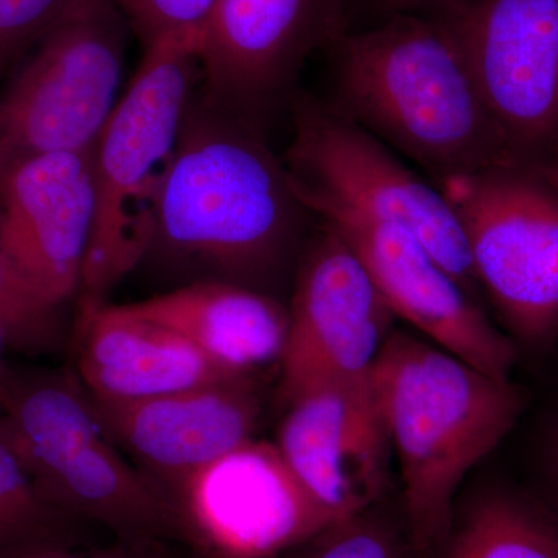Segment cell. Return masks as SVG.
Returning a JSON list of instances; mask_svg holds the SVG:
<instances>
[{"label": "cell", "mask_w": 558, "mask_h": 558, "mask_svg": "<svg viewBox=\"0 0 558 558\" xmlns=\"http://www.w3.org/2000/svg\"><path fill=\"white\" fill-rule=\"evenodd\" d=\"M310 213L258 124L204 98L183 121L146 258L264 292Z\"/></svg>", "instance_id": "6da1fadb"}, {"label": "cell", "mask_w": 558, "mask_h": 558, "mask_svg": "<svg viewBox=\"0 0 558 558\" xmlns=\"http://www.w3.org/2000/svg\"><path fill=\"white\" fill-rule=\"evenodd\" d=\"M329 50L330 102L438 189L510 163L464 47L439 14H391Z\"/></svg>", "instance_id": "7a4b0ae2"}, {"label": "cell", "mask_w": 558, "mask_h": 558, "mask_svg": "<svg viewBox=\"0 0 558 558\" xmlns=\"http://www.w3.org/2000/svg\"><path fill=\"white\" fill-rule=\"evenodd\" d=\"M371 385L398 459L411 546L429 556L449 535L459 487L509 435L523 398L509 379L395 329Z\"/></svg>", "instance_id": "3957f363"}, {"label": "cell", "mask_w": 558, "mask_h": 558, "mask_svg": "<svg viewBox=\"0 0 558 558\" xmlns=\"http://www.w3.org/2000/svg\"><path fill=\"white\" fill-rule=\"evenodd\" d=\"M0 438L40 498L70 519L95 521L146 548L182 535L167 492L124 461L78 377L11 366Z\"/></svg>", "instance_id": "277c9868"}, {"label": "cell", "mask_w": 558, "mask_h": 558, "mask_svg": "<svg viewBox=\"0 0 558 558\" xmlns=\"http://www.w3.org/2000/svg\"><path fill=\"white\" fill-rule=\"evenodd\" d=\"M201 49L197 35L167 36L146 47L95 142L97 205L80 310L105 304L106 293L148 255L160 193L201 76Z\"/></svg>", "instance_id": "5b68a950"}, {"label": "cell", "mask_w": 558, "mask_h": 558, "mask_svg": "<svg viewBox=\"0 0 558 558\" xmlns=\"http://www.w3.org/2000/svg\"><path fill=\"white\" fill-rule=\"evenodd\" d=\"M464 231L480 289L517 347L558 340V175L501 163L439 186Z\"/></svg>", "instance_id": "8992f818"}, {"label": "cell", "mask_w": 558, "mask_h": 558, "mask_svg": "<svg viewBox=\"0 0 558 558\" xmlns=\"http://www.w3.org/2000/svg\"><path fill=\"white\" fill-rule=\"evenodd\" d=\"M282 161L304 207L336 205L402 227L478 300L464 231L438 186L332 102L293 101V134Z\"/></svg>", "instance_id": "52a82bcc"}, {"label": "cell", "mask_w": 558, "mask_h": 558, "mask_svg": "<svg viewBox=\"0 0 558 558\" xmlns=\"http://www.w3.org/2000/svg\"><path fill=\"white\" fill-rule=\"evenodd\" d=\"M124 17L76 0L0 94V174L32 157L94 148L120 100Z\"/></svg>", "instance_id": "ba28073f"}, {"label": "cell", "mask_w": 558, "mask_h": 558, "mask_svg": "<svg viewBox=\"0 0 558 558\" xmlns=\"http://www.w3.org/2000/svg\"><path fill=\"white\" fill-rule=\"evenodd\" d=\"M449 22L510 163L558 175V0H465Z\"/></svg>", "instance_id": "9c48e42d"}, {"label": "cell", "mask_w": 558, "mask_h": 558, "mask_svg": "<svg viewBox=\"0 0 558 558\" xmlns=\"http://www.w3.org/2000/svg\"><path fill=\"white\" fill-rule=\"evenodd\" d=\"M182 529L207 558H271L332 524L277 444L250 439L167 492Z\"/></svg>", "instance_id": "30bf717a"}, {"label": "cell", "mask_w": 558, "mask_h": 558, "mask_svg": "<svg viewBox=\"0 0 558 558\" xmlns=\"http://www.w3.org/2000/svg\"><path fill=\"white\" fill-rule=\"evenodd\" d=\"M279 360V398L323 385L369 379L396 317L340 234L323 223L304 255Z\"/></svg>", "instance_id": "8fae6325"}, {"label": "cell", "mask_w": 558, "mask_h": 558, "mask_svg": "<svg viewBox=\"0 0 558 558\" xmlns=\"http://www.w3.org/2000/svg\"><path fill=\"white\" fill-rule=\"evenodd\" d=\"M354 0H216L201 49L205 100L258 124L304 61L352 28Z\"/></svg>", "instance_id": "7c38bea8"}, {"label": "cell", "mask_w": 558, "mask_h": 558, "mask_svg": "<svg viewBox=\"0 0 558 558\" xmlns=\"http://www.w3.org/2000/svg\"><path fill=\"white\" fill-rule=\"evenodd\" d=\"M310 211L357 255L396 318L484 373L509 379L519 347L416 236L336 205H315Z\"/></svg>", "instance_id": "4fadbf2b"}, {"label": "cell", "mask_w": 558, "mask_h": 558, "mask_svg": "<svg viewBox=\"0 0 558 558\" xmlns=\"http://www.w3.org/2000/svg\"><path fill=\"white\" fill-rule=\"evenodd\" d=\"M95 205L94 148L32 157L0 174V247L54 310L80 292Z\"/></svg>", "instance_id": "5bb4252c"}, {"label": "cell", "mask_w": 558, "mask_h": 558, "mask_svg": "<svg viewBox=\"0 0 558 558\" xmlns=\"http://www.w3.org/2000/svg\"><path fill=\"white\" fill-rule=\"evenodd\" d=\"M275 444L336 521L371 509L387 483L391 449L371 377L323 385L290 400Z\"/></svg>", "instance_id": "9a60e30c"}, {"label": "cell", "mask_w": 558, "mask_h": 558, "mask_svg": "<svg viewBox=\"0 0 558 558\" xmlns=\"http://www.w3.org/2000/svg\"><path fill=\"white\" fill-rule=\"evenodd\" d=\"M92 403L110 439L165 492L252 439L260 411L252 377L138 402Z\"/></svg>", "instance_id": "2e32d148"}, {"label": "cell", "mask_w": 558, "mask_h": 558, "mask_svg": "<svg viewBox=\"0 0 558 558\" xmlns=\"http://www.w3.org/2000/svg\"><path fill=\"white\" fill-rule=\"evenodd\" d=\"M76 368L89 398L108 405L241 377L174 330L128 317L110 304L80 310Z\"/></svg>", "instance_id": "e0dca14e"}, {"label": "cell", "mask_w": 558, "mask_h": 558, "mask_svg": "<svg viewBox=\"0 0 558 558\" xmlns=\"http://www.w3.org/2000/svg\"><path fill=\"white\" fill-rule=\"evenodd\" d=\"M116 307L128 317L174 330L234 376L252 377L279 363L288 341V307L269 293L220 279H201Z\"/></svg>", "instance_id": "ac0fdd59"}, {"label": "cell", "mask_w": 558, "mask_h": 558, "mask_svg": "<svg viewBox=\"0 0 558 558\" xmlns=\"http://www.w3.org/2000/svg\"><path fill=\"white\" fill-rule=\"evenodd\" d=\"M438 558H558V520L509 492H488L454 513Z\"/></svg>", "instance_id": "d6986e66"}, {"label": "cell", "mask_w": 558, "mask_h": 558, "mask_svg": "<svg viewBox=\"0 0 558 558\" xmlns=\"http://www.w3.org/2000/svg\"><path fill=\"white\" fill-rule=\"evenodd\" d=\"M76 523L40 498L20 459L0 438V556L70 549Z\"/></svg>", "instance_id": "ffe728a7"}, {"label": "cell", "mask_w": 558, "mask_h": 558, "mask_svg": "<svg viewBox=\"0 0 558 558\" xmlns=\"http://www.w3.org/2000/svg\"><path fill=\"white\" fill-rule=\"evenodd\" d=\"M58 312L36 296L0 247V325L10 349L24 354L53 351L61 339Z\"/></svg>", "instance_id": "44dd1931"}, {"label": "cell", "mask_w": 558, "mask_h": 558, "mask_svg": "<svg viewBox=\"0 0 558 558\" xmlns=\"http://www.w3.org/2000/svg\"><path fill=\"white\" fill-rule=\"evenodd\" d=\"M296 549L293 558H405L399 535L371 509L332 524Z\"/></svg>", "instance_id": "7402d4cb"}, {"label": "cell", "mask_w": 558, "mask_h": 558, "mask_svg": "<svg viewBox=\"0 0 558 558\" xmlns=\"http://www.w3.org/2000/svg\"><path fill=\"white\" fill-rule=\"evenodd\" d=\"M121 16L137 33L143 46L167 36L197 35L204 38L216 0H112Z\"/></svg>", "instance_id": "603a6c76"}, {"label": "cell", "mask_w": 558, "mask_h": 558, "mask_svg": "<svg viewBox=\"0 0 558 558\" xmlns=\"http://www.w3.org/2000/svg\"><path fill=\"white\" fill-rule=\"evenodd\" d=\"M76 0H0V72L68 13Z\"/></svg>", "instance_id": "cb8c5ba5"}, {"label": "cell", "mask_w": 558, "mask_h": 558, "mask_svg": "<svg viewBox=\"0 0 558 558\" xmlns=\"http://www.w3.org/2000/svg\"><path fill=\"white\" fill-rule=\"evenodd\" d=\"M461 2L465 0H354V13L359 9H368L381 20L399 13H436Z\"/></svg>", "instance_id": "d4e9b609"}, {"label": "cell", "mask_w": 558, "mask_h": 558, "mask_svg": "<svg viewBox=\"0 0 558 558\" xmlns=\"http://www.w3.org/2000/svg\"><path fill=\"white\" fill-rule=\"evenodd\" d=\"M21 558H161V556L154 548L132 546L123 543L119 548L101 550V553L90 554V556H78V554H72L70 549H65L51 550V553L35 554V556Z\"/></svg>", "instance_id": "484cf974"}, {"label": "cell", "mask_w": 558, "mask_h": 558, "mask_svg": "<svg viewBox=\"0 0 558 558\" xmlns=\"http://www.w3.org/2000/svg\"><path fill=\"white\" fill-rule=\"evenodd\" d=\"M7 351H10L9 337L5 329L0 325V410H2L3 400H5L7 388H9L10 368L7 362Z\"/></svg>", "instance_id": "4316f807"}, {"label": "cell", "mask_w": 558, "mask_h": 558, "mask_svg": "<svg viewBox=\"0 0 558 558\" xmlns=\"http://www.w3.org/2000/svg\"><path fill=\"white\" fill-rule=\"evenodd\" d=\"M550 464H553L554 478L558 486V421L554 428L553 440H550Z\"/></svg>", "instance_id": "83f0119b"}, {"label": "cell", "mask_w": 558, "mask_h": 558, "mask_svg": "<svg viewBox=\"0 0 558 558\" xmlns=\"http://www.w3.org/2000/svg\"><path fill=\"white\" fill-rule=\"evenodd\" d=\"M0 558H5V557H3V556H0Z\"/></svg>", "instance_id": "f1b7e54d"}, {"label": "cell", "mask_w": 558, "mask_h": 558, "mask_svg": "<svg viewBox=\"0 0 558 558\" xmlns=\"http://www.w3.org/2000/svg\"><path fill=\"white\" fill-rule=\"evenodd\" d=\"M161 558H163V557H161Z\"/></svg>", "instance_id": "f546056e"}, {"label": "cell", "mask_w": 558, "mask_h": 558, "mask_svg": "<svg viewBox=\"0 0 558 558\" xmlns=\"http://www.w3.org/2000/svg\"><path fill=\"white\" fill-rule=\"evenodd\" d=\"M205 558H207V557H205Z\"/></svg>", "instance_id": "4dcf8cb0"}]
</instances>
